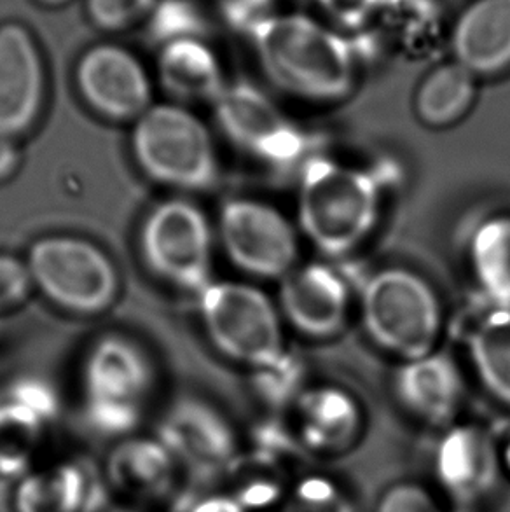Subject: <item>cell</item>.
Segmentation results:
<instances>
[{
    "label": "cell",
    "mask_w": 510,
    "mask_h": 512,
    "mask_svg": "<svg viewBox=\"0 0 510 512\" xmlns=\"http://www.w3.org/2000/svg\"><path fill=\"white\" fill-rule=\"evenodd\" d=\"M133 123V160L152 182L186 193H203L217 184V147L196 112L170 102L152 104Z\"/></svg>",
    "instance_id": "3957f363"
},
{
    "label": "cell",
    "mask_w": 510,
    "mask_h": 512,
    "mask_svg": "<svg viewBox=\"0 0 510 512\" xmlns=\"http://www.w3.org/2000/svg\"><path fill=\"white\" fill-rule=\"evenodd\" d=\"M187 512H245L233 495L208 493Z\"/></svg>",
    "instance_id": "836d02e7"
},
{
    "label": "cell",
    "mask_w": 510,
    "mask_h": 512,
    "mask_svg": "<svg viewBox=\"0 0 510 512\" xmlns=\"http://www.w3.org/2000/svg\"><path fill=\"white\" fill-rule=\"evenodd\" d=\"M477 77L455 62L437 65L421 79L414 95V112L423 125L444 128L462 119L476 100Z\"/></svg>",
    "instance_id": "7402d4cb"
},
{
    "label": "cell",
    "mask_w": 510,
    "mask_h": 512,
    "mask_svg": "<svg viewBox=\"0 0 510 512\" xmlns=\"http://www.w3.org/2000/svg\"><path fill=\"white\" fill-rule=\"evenodd\" d=\"M395 390L409 415L434 427L453 425L462 408V374L453 360L439 353L406 360L397 374Z\"/></svg>",
    "instance_id": "ac0fdd59"
},
{
    "label": "cell",
    "mask_w": 510,
    "mask_h": 512,
    "mask_svg": "<svg viewBox=\"0 0 510 512\" xmlns=\"http://www.w3.org/2000/svg\"><path fill=\"white\" fill-rule=\"evenodd\" d=\"M77 90L91 111L112 121H137L152 105V83L142 62L116 44L88 49L76 69Z\"/></svg>",
    "instance_id": "7c38bea8"
},
{
    "label": "cell",
    "mask_w": 510,
    "mask_h": 512,
    "mask_svg": "<svg viewBox=\"0 0 510 512\" xmlns=\"http://www.w3.org/2000/svg\"><path fill=\"white\" fill-rule=\"evenodd\" d=\"M380 214V187L371 173L318 160L303 173L297 201L299 226L327 256L357 249L373 233Z\"/></svg>",
    "instance_id": "7a4b0ae2"
},
{
    "label": "cell",
    "mask_w": 510,
    "mask_h": 512,
    "mask_svg": "<svg viewBox=\"0 0 510 512\" xmlns=\"http://www.w3.org/2000/svg\"><path fill=\"white\" fill-rule=\"evenodd\" d=\"M11 401L30 409L34 415L39 416L42 422H55L60 413V399L53 385L39 378H21L11 383L4 392Z\"/></svg>",
    "instance_id": "1f68e13d"
},
{
    "label": "cell",
    "mask_w": 510,
    "mask_h": 512,
    "mask_svg": "<svg viewBox=\"0 0 510 512\" xmlns=\"http://www.w3.org/2000/svg\"><path fill=\"white\" fill-rule=\"evenodd\" d=\"M453 512H477V509H456Z\"/></svg>",
    "instance_id": "74e56055"
},
{
    "label": "cell",
    "mask_w": 510,
    "mask_h": 512,
    "mask_svg": "<svg viewBox=\"0 0 510 512\" xmlns=\"http://www.w3.org/2000/svg\"><path fill=\"white\" fill-rule=\"evenodd\" d=\"M215 231L194 201L173 198L147 214L138 233L145 266L180 291L200 294L214 278Z\"/></svg>",
    "instance_id": "52a82bcc"
},
{
    "label": "cell",
    "mask_w": 510,
    "mask_h": 512,
    "mask_svg": "<svg viewBox=\"0 0 510 512\" xmlns=\"http://www.w3.org/2000/svg\"><path fill=\"white\" fill-rule=\"evenodd\" d=\"M41 4H46V6H63V4H67L69 0H39Z\"/></svg>",
    "instance_id": "8d00e7d4"
},
{
    "label": "cell",
    "mask_w": 510,
    "mask_h": 512,
    "mask_svg": "<svg viewBox=\"0 0 510 512\" xmlns=\"http://www.w3.org/2000/svg\"><path fill=\"white\" fill-rule=\"evenodd\" d=\"M177 465L156 437H126L109 455L107 483L140 499H172L179 486Z\"/></svg>",
    "instance_id": "ffe728a7"
},
{
    "label": "cell",
    "mask_w": 510,
    "mask_h": 512,
    "mask_svg": "<svg viewBox=\"0 0 510 512\" xmlns=\"http://www.w3.org/2000/svg\"><path fill=\"white\" fill-rule=\"evenodd\" d=\"M500 448V465H502V472L504 476L510 479V436L505 439L502 446L498 444Z\"/></svg>",
    "instance_id": "d590c367"
},
{
    "label": "cell",
    "mask_w": 510,
    "mask_h": 512,
    "mask_svg": "<svg viewBox=\"0 0 510 512\" xmlns=\"http://www.w3.org/2000/svg\"><path fill=\"white\" fill-rule=\"evenodd\" d=\"M156 439L186 469L187 490L200 497L242 460L233 425L200 397L173 401L159 420Z\"/></svg>",
    "instance_id": "ba28073f"
},
{
    "label": "cell",
    "mask_w": 510,
    "mask_h": 512,
    "mask_svg": "<svg viewBox=\"0 0 510 512\" xmlns=\"http://www.w3.org/2000/svg\"><path fill=\"white\" fill-rule=\"evenodd\" d=\"M435 485L458 509H476L497 490L504 476L500 448L477 425L446 427L432 457Z\"/></svg>",
    "instance_id": "8fae6325"
},
{
    "label": "cell",
    "mask_w": 510,
    "mask_h": 512,
    "mask_svg": "<svg viewBox=\"0 0 510 512\" xmlns=\"http://www.w3.org/2000/svg\"><path fill=\"white\" fill-rule=\"evenodd\" d=\"M104 479L88 462H65L18 481L11 493L14 512H100L105 509Z\"/></svg>",
    "instance_id": "e0dca14e"
},
{
    "label": "cell",
    "mask_w": 510,
    "mask_h": 512,
    "mask_svg": "<svg viewBox=\"0 0 510 512\" xmlns=\"http://www.w3.org/2000/svg\"><path fill=\"white\" fill-rule=\"evenodd\" d=\"M212 107L222 135L245 153L271 163H283L294 160L301 151L296 128L252 84H224Z\"/></svg>",
    "instance_id": "30bf717a"
},
{
    "label": "cell",
    "mask_w": 510,
    "mask_h": 512,
    "mask_svg": "<svg viewBox=\"0 0 510 512\" xmlns=\"http://www.w3.org/2000/svg\"><path fill=\"white\" fill-rule=\"evenodd\" d=\"M114 512H133V511H114Z\"/></svg>",
    "instance_id": "f35d334b"
},
{
    "label": "cell",
    "mask_w": 510,
    "mask_h": 512,
    "mask_svg": "<svg viewBox=\"0 0 510 512\" xmlns=\"http://www.w3.org/2000/svg\"><path fill=\"white\" fill-rule=\"evenodd\" d=\"M152 34L161 44L179 39H201L203 18L187 0H159L152 11Z\"/></svg>",
    "instance_id": "4316f807"
},
{
    "label": "cell",
    "mask_w": 510,
    "mask_h": 512,
    "mask_svg": "<svg viewBox=\"0 0 510 512\" xmlns=\"http://www.w3.org/2000/svg\"><path fill=\"white\" fill-rule=\"evenodd\" d=\"M156 70L161 88L180 105L212 104L226 84L221 63L201 39H179L163 44Z\"/></svg>",
    "instance_id": "44dd1931"
},
{
    "label": "cell",
    "mask_w": 510,
    "mask_h": 512,
    "mask_svg": "<svg viewBox=\"0 0 510 512\" xmlns=\"http://www.w3.org/2000/svg\"><path fill=\"white\" fill-rule=\"evenodd\" d=\"M362 429V409L343 390H311L297 402L294 434L304 451L320 457L343 455L359 443Z\"/></svg>",
    "instance_id": "d6986e66"
},
{
    "label": "cell",
    "mask_w": 510,
    "mask_h": 512,
    "mask_svg": "<svg viewBox=\"0 0 510 512\" xmlns=\"http://www.w3.org/2000/svg\"><path fill=\"white\" fill-rule=\"evenodd\" d=\"M470 257L484 296L497 310H510V215L491 217L479 226Z\"/></svg>",
    "instance_id": "603a6c76"
},
{
    "label": "cell",
    "mask_w": 510,
    "mask_h": 512,
    "mask_svg": "<svg viewBox=\"0 0 510 512\" xmlns=\"http://www.w3.org/2000/svg\"><path fill=\"white\" fill-rule=\"evenodd\" d=\"M159 0H86V13L102 30L119 32L154 11Z\"/></svg>",
    "instance_id": "f546056e"
},
{
    "label": "cell",
    "mask_w": 510,
    "mask_h": 512,
    "mask_svg": "<svg viewBox=\"0 0 510 512\" xmlns=\"http://www.w3.org/2000/svg\"><path fill=\"white\" fill-rule=\"evenodd\" d=\"M470 357L488 394L510 409V310H497L476 327Z\"/></svg>",
    "instance_id": "cb8c5ba5"
},
{
    "label": "cell",
    "mask_w": 510,
    "mask_h": 512,
    "mask_svg": "<svg viewBox=\"0 0 510 512\" xmlns=\"http://www.w3.org/2000/svg\"><path fill=\"white\" fill-rule=\"evenodd\" d=\"M266 76L294 97L338 102L357 83V55L345 35L303 13H271L250 32Z\"/></svg>",
    "instance_id": "6da1fadb"
},
{
    "label": "cell",
    "mask_w": 510,
    "mask_h": 512,
    "mask_svg": "<svg viewBox=\"0 0 510 512\" xmlns=\"http://www.w3.org/2000/svg\"><path fill=\"white\" fill-rule=\"evenodd\" d=\"M44 427L46 423L30 409L0 394V479L9 483L27 476Z\"/></svg>",
    "instance_id": "d4e9b609"
},
{
    "label": "cell",
    "mask_w": 510,
    "mask_h": 512,
    "mask_svg": "<svg viewBox=\"0 0 510 512\" xmlns=\"http://www.w3.org/2000/svg\"><path fill=\"white\" fill-rule=\"evenodd\" d=\"M367 334L400 359L435 352L442 333V306L434 287L406 268H386L367 280L362 292Z\"/></svg>",
    "instance_id": "5b68a950"
},
{
    "label": "cell",
    "mask_w": 510,
    "mask_h": 512,
    "mask_svg": "<svg viewBox=\"0 0 510 512\" xmlns=\"http://www.w3.org/2000/svg\"><path fill=\"white\" fill-rule=\"evenodd\" d=\"M34 289L27 263L18 257L0 252V319L4 313L27 301Z\"/></svg>",
    "instance_id": "d6a6232c"
},
{
    "label": "cell",
    "mask_w": 510,
    "mask_h": 512,
    "mask_svg": "<svg viewBox=\"0 0 510 512\" xmlns=\"http://www.w3.org/2000/svg\"><path fill=\"white\" fill-rule=\"evenodd\" d=\"M451 58L476 77L510 69V0H470L449 28Z\"/></svg>",
    "instance_id": "2e32d148"
},
{
    "label": "cell",
    "mask_w": 510,
    "mask_h": 512,
    "mask_svg": "<svg viewBox=\"0 0 510 512\" xmlns=\"http://www.w3.org/2000/svg\"><path fill=\"white\" fill-rule=\"evenodd\" d=\"M250 467L254 469V474L243 479L240 488L233 493L243 511H266L285 502L287 492L282 479L278 478V471L254 464H250Z\"/></svg>",
    "instance_id": "f1b7e54d"
},
{
    "label": "cell",
    "mask_w": 510,
    "mask_h": 512,
    "mask_svg": "<svg viewBox=\"0 0 510 512\" xmlns=\"http://www.w3.org/2000/svg\"><path fill=\"white\" fill-rule=\"evenodd\" d=\"M196 299L217 352L257 371L282 364V313L257 285L212 280Z\"/></svg>",
    "instance_id": "277c9868"
},
{
    "label": "cell",
    "mask_w": 510,
    "mask_h": 512,
    "mask_svg": "<svg viewBox=\"0 0 510 512\" xmlns=\"http://www.w3.org/2000/svg\"><path fill=\"white\" fill-rule=\"evenodd\" d=\"M25 263L34 289L63 312L100 315L118 299L116 264L86 238H39L28 250Z\"/></svg>",
    "instance_id": "8992f818"
},
{
    "label": "cell",
    "mask_w": 510,
    "mask_h": 512,
    "mask_svg": "<svg viewBox=\"0 0 510 512\" xmlns=\"http://www.w3.org/2000/svg\"><path fill=\"white\" fill-rule=\"evenodd\" d=\"M278 310L296 331L325 340L338 334L350 312L345 280L324 264L294 268L280 280Z\"/></svg>",
    "instance_id": "9a60e30c"
},
{
    "label": "cell",
    "mask_w": 510,
    "mask_h": 512,
    "mask_svg": "<svg viewBox=\"0 0 510 512\" xmlns=\"http://www.w3.org/2000/svg\"><path fill=\"white\" fill-rule=\"evenodd\" d=\"M215 233L229 263L250 277L282 280L297 266L296 228L266 201H226L219 212Z\"/></svg>",
    "instance_id": "9c48e42d"
},
{
    "label": "cell",
    "mask_w": 510,
    "mask_h": 512,
    "mask_svg": "<svg viewBox=\"0 0 510 512\" xmlns=\"http://www.w3.org/2000/svg\"><path fill=\"white\" fill-rule=\"evenodd\" d=\"M283 512H357V507L338 479L306 474L287 492Z\"/></svg>",
    "instance_id": "484cf974"
},
{
    "label": "cell",
    "mask_w": 510,
    "mask_h": 512,
    "mask_svg": "<svg viewBox=\"0 0 510 512\" xmlns=\"http://www.w3.org/2000/svg\"><path fill=\"white\" fill-rule=\"evenodd\" d=\"M374 512H453L446 507L441 493H435L418 481H397L383 490Z\"/></svg>",
    "instance_id": "83f0119b"
},
{
    "label": "cell",
    "mask_w": 510,
    "mask_h": 512,
    "mask_svg": "<svg viewBox=\"0 0 510 512\" xmlns=\"http://www.w3.org/2000/svg\"><path fill=\"white\" fill-rule=\"evenodd\" d=\"M46 74L34 35L20 23L0 27V139L27 133L41 114Z\"/></svg>",
    "instance_id": "4fadbf2b"
},
{
    "label": "cell",
    "mask_w": 510,
    "mask_h": 512,
    "mask_svg": "<svg viewBox=\"0 0 510 512\" xmlns=\"http://www.w3.org/2000/svg\"><path fill=\"white\" fill-rule=\"evenodd\" d=\"M383 4L385 0H317L320 13L339 32H359L373 27Z\"/></svg>",
    "instance_id": "4dcf8cb0"
},
{
    "label": "cell",
    "mask_w": 510,
    "mask_h": 512,
    "mask_svg": "<svg viewBox=\"0 0 510 512\" xmlns=\"http://www.w3.org/2000/svg\"><path fill=\"white\" fill-rule=\"evenodd\" d=\"M81 387L83 402L144 409L154 387V367L131 338L107 334L84 357Z\"/></svg>",
    "instance_id": "5bb4252c"
},
{
    "label": "cell",
    "mask_w": 510,
    "mask_h": 512,
    "mask_svg": "<svg viewBox=\"0 0 510 512\" xmlns=\"http://www.w3.org/2000/svg\"><path fill=\"white\" fill-rule=\"evenodd\" d=\"M18 160V154L13 146V140L0 139V179L13 172Z\"/></svg>",
    "instance_id": "e575fe53"
}]
</instances>
